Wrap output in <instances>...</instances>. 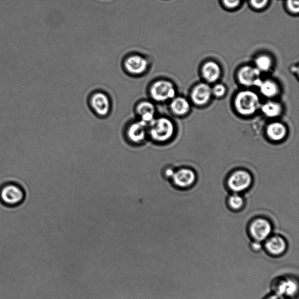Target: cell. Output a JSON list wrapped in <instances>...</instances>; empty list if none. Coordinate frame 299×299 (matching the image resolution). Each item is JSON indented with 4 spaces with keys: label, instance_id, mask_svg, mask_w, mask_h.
<instances>
[{
    "label": "cell",
    "instance_id": "18",
    "mask_svg": "<svg viewBox=\"0 0 299 299\" xmlns=\"http://www.w3.org/2000/svg\"><path fill=\"white\" fill-rule=\"evenodd\" d=\"M172 111L177 115L187 114L190 109V105L184 98L178 97L172 100L171 103Z\"/></svg>",
    "mask_w": 299,
    "mask_h": 299
},
{
    "label": "cell",
    "instance_id": "3",
    "mask_svg": "<svg viewBox=\"0 0 299 299\" xmlns=\"http://www.w3.org/2000/svg\"><path fill=\"white\" fill-rule=\"evenodd\" d=\"M25 194L20 185L8 184L0 190V200L8 206H16L23 202Z\"/></svg>",
    "mask_w": 299,
    "mask_h": 299
},
{
    "label": "cell",
    "instance_id": "15",
    "mask_svg": "<svg viewBox=\"0 0 299 299\" xmlns=\"http://www.w3.org/2000/svg\"><path fill=\"white\" fill-rule=\"evenodd\" d=\"M137 112L140 116V121L149 125L154 119L155 108L153 103L144 101L140 103L137 107Z\"/></svg>",
    "mask_w": 299,
    "mask_h": 299
},
{
    "label": "cell",
    "instance_id": "8",
    "mask_svg": "<svg viewBox=\"0 0 299 299\" xmlns=\"http://www.w3.org/2000/svg\"><path fill=\"white\" fill-rule=\"evenodd\" d=\"M238 77L241 84L248 87H259L263 81L261 79V71L250 66L242 67L238 72Z\"/></svg>",
    "mask_w": 299,
    "mask_h": 299
},
{
    "label": "cell",
    "instance_id": "12",
    "mask_svg": "<svg viewBox=\"0 0 299 299\" xmlns=\"http://www.w3.org/2000/svg\"><path fill=\"white\" fill-rule=\"evenodd\" d=\"M174 183L179 187H187L193 184L196 179L194 171L188 169H181L174 173L172 177Z\"/></svg>",
    "mask_w": 299,
    "mask_h": 299
},
{
    "label": "cell",
    "instance_id": "1",
    "mask_svg": "<svg viewBox=\"0 0 299 299\" xmlns=\"http://www.w3.org/2000/svg\"><path fill=\"white\" fill-rule=\"evenodd\" d=\"M174 132V125L168 118L154 119L148 125V136L154 142H166L172 137Z\"/></svg>",
    "mask_w": 299,
    "mask_h": 299
},
{
    "label": "cell",
    "instance_id": "5",
    "mask_svg": "<svg viewBox=\"0 0 299 299\" xmlns=\"http://www.w3.org/2000/svg\"><path fill=\"white\" fill-rule=\"evenodd\" d=\"M125 134L131 143H143L148 136V124L141 121L132 123L129 126Z\"/></svg>",
    "mask_w": 299,
    "mask_h": 299
},
{
    "label": "cell",
    "instance_id": "7",
    "mask_svg": "<svg viewBox=\"0 0 299 299\" xmlns=\"http://www.w3.org/2000/svg\"><path fill=\"white\" fill-rule=\"evenodd\" d=\"M249 231L251 237L254 241L261 242L268 238L272 232V226L267 220L258 219L251 223Z\"/></svg>",
    "mask_w": 299,
    "mask_h": 299
},
{
    "label": "cell",
    "instance_id": "9",
    "mask_svg": "<svg viewBox=\"0 0 299 299\" xmlns=\"http://www.w3.org/2000/svg\"><path fill=\"white\" fill-rule=\"evenodd\" d=\"M252 182L251 175L247 171H237L229 178L228 185L233 191L241 192L246 190Z\"/></svg>",
    "mask_w": 299,
    "mask_h": 299
},
{
    "label": "cell",
    "instance_id": "10",
    "mask_svg": "<svg viewBox=\"0 0 299 299\" xmlns=\"http://www.w3.org/2000/svg\"><path fill=\"white\" fill-rule=\"evenodd\" d=\"M288 245L284 238L279 235H274L267 238L264 244V248L269 256L279 257L283 256L287 250Z\"/></svg>",
    "mask_w": 299,
    "mask_h": 299
},
{
    "label": "cell",
    "instance_id": "14",
    "mask_svg": "<svg viewBox=\"0 0 299 299\" xmlns=\"http://www.w3.org/2000/svg\"><path fill=\"white\" fill-rule=\"evenodd\" d=\"M91 105L98 115L105 116L109 113V100L105 94L100 93L96 94L91 100Z\"/></svg>",
    "mask_w": 299,
    "mask_h": 299
},
{
    "label": "cell",
    "instance_id": "26",
    "mask_svg": "<svg viewBox=\"0 0 299 299\" xmlns=\"http://www.w3.org/2000/svg\"><path fill=\"white\" fill-rule=\"evenodd\" d=\"M222 2L226 7L234 8L240 4L241 0H222Z\"/></svg>",
    "mask_w": 299,
    "mask_h": 299
},
{
    "label": "cell",
    "instance_id": "28",
    "mask_svg": "<svg viewBox=\"0 0 299 299\" xmlns=\"http://www.w3.org/2000/svg\"><path fill=\"white\" fill-rule=\"evenodd\" d=\"M265 299H285V298L282 296L274 294L269 296Z\"/></svg>",
    "mask_w": 299,
    "mask_h": 299
},
{
    "label": "cell",
    "instance_id": "21",
    "mask_svg": "<svg viewBox=\"0 0 299 299\" xmlns=\"http://www.w3.org/2000/svg\"><path fill=\"white\" fill-rule=\"evenodd\" d=\"M272 60L266 55H261L256 60V68L261 71H267L272 66Z\"/></svg>",
    "mask_w": 299,
    "mask_h": 299
},
{
    "label": "cell",
    "instance_id": "27",
    "mask_svg": "<svg viewBox=\"0 0 299 299\" xmlns=\"http://www.w3.org/2000/svg\"><path fill=\"white\" fill-rule=\"evenodd\" d=\"M251 248L254 252H259L262 248V245H261L260 242L255 241L251 243Z\"/></svg>",
    "mask_w": 299,
    "mask_h": 299
},
{
    "label": "cell",
    "instance_id": "13",
    "mask_svg": "<svg viewBox=\"0 0 299 299\" xmlns=\"http://www.w3.org/2000/svg\"><path fill=\"white\" fill-rule=\"evenodd\" d=\"M147 66L146 60L140 56H132L125 61L126 68L132 74L143 73L146 70Z\"/></svg>",
    "mask_w": 299,
    "mask_h": 299
},
{
    "label": "cell",
    "instance_id": "2",
    "mask_svg": "<svg viewBox=\"0 0 299 299\" xmlns=\"http://www.w3.org/2000/svg\"><path fill=\"white\" fill-rule=\"evenodd\" d=\"M235 108L240 114L251 115L256 112L260 106L259 97L251 91L239 93L235 100Z\"/></svg>",
    "mask_w": 299,
    "mask_h": 299
},
{
    "label": "cell",
    "instance_id": "19",
    "mask_svg": "<svg viewBox=\"0 0 299 299\" xmlns=\"http://www.w3.org/2000/svg\"><path fill=\"white\" fill-rule=\"evenodd\" d=\"M259 88L263 95L268 98L275 97L279 91L275 82L270 80L263 81Z\"/></svg>",
    "mask_w": 299,
    "mask_h": 299
},
{
    "label": "cell",
    "instance_id": "20",
    "mask_svg": "<svg viewBox=\"0 0 299 299\" xmlns=\"http://www.w3.org/2000/svg\"><path fill=\"white\" fill-rule=\"evenodd\" d=\"M262 111L267 117L275 118L281 114L282 107L278 102L269 101L263 105Z\"/></svg>",
    "mask_w": 299,
    "mask_h": 299
},
{
    "label": "cell",
    "instance_id": "16",
    "mask_svg": "<svg viewBox=\"0 0 299 299\" xmlns=\"http://www.w3.org/2000/svg\"><path fill=\"white\" fill-rule=\"evenodd\" d=\"M202 74L204 79L209 83H213L219 79L221 70L218 64L214 62H208L203 66Z\"/></svg>",
    "mask_w": 299,
    "mask_h": 299
},
{
    "label": "cell",
    "instance_id": "24",
    "mask_svg": "<svg viewBox=\"0 0 299 299\" xmlns=\"http://www.w3.org/2000/svg\"><path fill=\"white\" fill-rule=\"evenodd\" d=\"M286 5L289 10L297 14L299 11V0H286Z\"/></svg>",
    "mask_w": 299,
    "mask_h": 299
},
{
    "label": "cell",
    "instance_id": "29",
    "mask_svg": "<svg viewBox=\"0 0 299 299\" xmlns=\"http://www.w3.org/2000/svg\"><path fill=\"white\" fill-rule=\"evenodd\" d=\"M174 172H173V170L171 169H167L166 171V176L168 177H172L173 174H174Z\"/></svg>",
    "mask_w": 299,
    "mask_h": 299
},
{
    "label": "cell",
    "instance_id": "17",
    "mask_svg": "<svg viewBox=\"0 0 299 299\" xmlns=\"http://www.w3.org/2000/svg\"><path fill=\"white\" fill-rule=\"evenodd\" d=\"M266 132L267 136L272 140L279 141L285 137L286 129L281 123L274 122L267 127Z\"/></svg>",
    "mask_w": 299,
    "mask_h": 299
},
{
    "label": "cell",
    "instance_id": "25",
    "mask_svg": "<svg viewBox=\"0 0 299 299\" xmlns=\"http://www.w3.org/2000/svg\"><path fill=\"white\" fill-rule=\"evenodd\" d=\"M269 0H250L252 7L256 9H262L266 7Z\"/></svg>",
    "mask_w": 299,
    "mask_h": 299
},
{
    "label": "cell",
    "instance_id": "23",
    "mask_svg": "<svg viewBox=\"0 0 299 299\" xmlns=\"http://www.w3.org/2000/svg\"><path fill=\"white\" fill-rule=\"evenodd\" d=\"M226 92V87L222 84L215 85L212 89V93L217 97H222Z\"/></svg>",
    "mask_w": 299,
    "mask_h": 299
},
{
    "label": "cell",
    "instance_id": "4",
    "mask_svg": "<svg viewBox=\"0 0 299 299\" xmlns=\"http://www.w3.org/2000/svg\"><path fill=\"white\" fill-rule=\"evenodd\" d=\"M271 288L275 294L282 297H293L298 291V285L294 279L279 277L272 281Z\"/></svg>",
    "mask_w": 299,
    "mask_h": 299
},
{
    "label": "cell",
    "instance_id": "11",
    "mask_svg": "<svg viewBox=\"0 0 299 299\" xmlns=\"http://www.w3.org/2000/svg\"><path fill=\"white\" fill-rule=\"evenodd\" d=\"M212 94V89L208 84L200 83L194 88L191 98L195 104L203 105L208 102Z\"/></svg>",
    "mask_w": 299,
    "mask_h": 299
},
{
    "label": "cell",
    "instance_id": "22",
    "mask_svg": "<svg viewBox=\"0 0 299 299\" xmlns=\"http://www.w3.org/2000/svg\"><path fill=\"white\" fill-rule=\"evenodd\" d=\"M229 203L233 209H239L243 206L244 200L243 198L237 194L232 195L229 198Z\"/></svg>",
    "mask_w": 299,
    "mask_h": 299
},
{
    "label": "cell",
    "instance_id": "6",
    "mask_svg": "<svg viewBox=\"0 0 299 299\" xmlns=\"http://www.w3.org/2000/svg\"><path fill=\"white\" fill-rule=\"evenodd\" d=\"M151 94L157 101H166L175 96V90L171 83L167 81H159L151 88Z\"/></svg>",
    "mask_w": 299,
    "mask_h": 299
}]
</instances>
